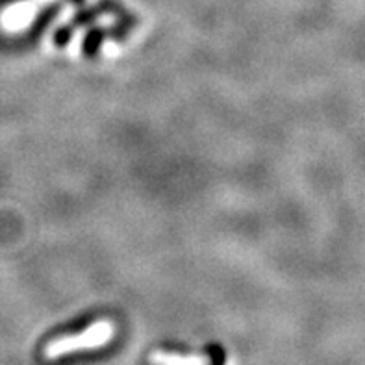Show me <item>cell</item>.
I'll list each match as a JSON object with an SVG mask.
<instances>
[{"label":"cell","instance_id":"7a4b0ae2","mask_svg":"<svg viewBox=\"0 0 365 365\" xmlns=\"http://www.w3.org/2000/svg\"><path fill=\"white\" fill-rule=\"evenodd\" d=\"M148 361L153 365H212V358L208 354H180L167 351L153 352Z\"/></svg>","mask_w":365,"mask_h":365},{"label":"cell","instance_id":"6da1fadb","mask_svg":"<svg viewBox=\"0 0 365 365\" xmlns=\"http://www.w3.org/2000/svg\"><path fill=\"white\" fill-rule=\"evenodd\" d=\"M115 324L110 319L95 321L91 327L80 334H71V336H61L52 341L46 343L43 349L46 360H58L65 354H73L80 351H93V349H101L111 341L115 336Z\"/></svg>","mask_w":365,"mask_h":365}]
</instances>
